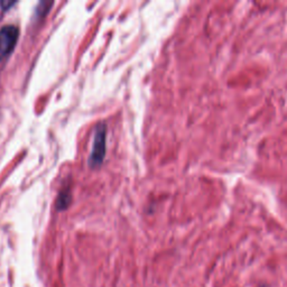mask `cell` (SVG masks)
<instances>
[{"instance_id": "cell-1", "label": "cell", "mask_w": 287, "mask_h": 287, "mask_svg": "<svg viewBox=\"0 0 287 287\" xmlns=\"http://www.w3.org/2000/svg\"><path fill=\"white\" fill-rule=\"evenodd\" d=\"M107 150V126L99 124L96 127L93 136V145L89 157V165L92 168L98 167L102 164Z\"/></svg>"}, {"instance_id": "cell-3", "label": "cell", "mask_w": 287, "mask_h": 287, "mask_svg": "<svg viewBox=\"0 0 287 287\" xmlns=\"http://www.w3.org/2000/svg\"><path fill=\"white\" fill-rule=\"evenodd\" d=\"M71 201H72L71 190L69 188L63 189L62 191L59 193V195H57L56 209L60 210V211L65 210L66 207H69Z\"/></svg>"}, {"instance_id": "cell-2", "label": "cell", "mask_w": 287, "mask_h": 287, "mask_svg": "<svg viewBox=\"0 0 287 287\" xmlns=\"http://www.w3.org/2000/svg\"><path fill=\"white\" fill-rule=\"evenodd\" d=\"M19 37V28L16 25L7 24L0 28V61L14 51Z\"/></svg>"}, {"instance_id": "cell-4", "label": "cell", "mask_w": 287, "mask_h": 287, "mask_svg": "<svg viewBox=\"0 0 287 287\" xmlns=\"http://www.w3.org/2000/svg\"><path fill=\"white\" fill-rule=\"evenodd\" d=\"M14 3H15V2H13V1H9V2H3V1H1V2H0V6L2 7V9H8V8H7V7H8V6H13Z\"/></svg>"}]
</instances>
